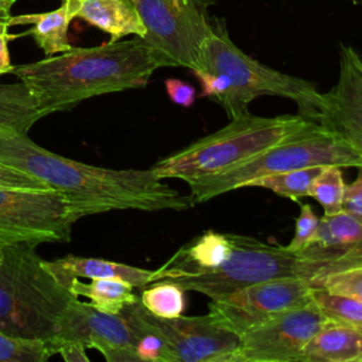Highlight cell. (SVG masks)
I'll return each mask as SVG.
<instances>
[{"label":"cell","mask_w":362,"mask_h":362,"mask_svg":"<svg viewBox=\"0 0 362 362\" xmlns=\"http://www.w3.org/2000/svg\"><path fill=\"white\" fill-rule=\"evenodd\" d=\"M313 120L301 115L274 117L245 115L161 160L153 173L161 178L191 182L232 170L272 146L288 139Z\"/></svg>","instance_id":"277c9868"},{"label":"cell","mask_w":362,"mask_h":362,"mask_svg":"<svg viewBox=\"0 0 362 362\" xmlns=\"http://www.w3.org/2000/svg\"><path fill=\"white\" fill-rule=\"evenodd\" d=\"M344 191L342 167L325 165L311 184L308 197L314 198L324 208V215H332L342 211Z\"/></svg>","instance_id":"484cf974"},{"label":"cell","mask_w":362,"mask_h":362,"mask_svg":"<svg viewBox=\"0 0 362 362\" xmlns=\"http://www.w3.org/2000/svg\"><path fill=\"white\" fill-rule=\"evenodd\" d=\"M317 165L361 167L362 156L317 122L296 132L249 161L201 180L188 182L192 204L206 202L225 192L249 187L257 178Z\"/></svg>","instance_id":"8992f818"},{"label":"cell","mask_w":362,"mask_h":362,"mask_svg":"<svg viewBox=\"0 0 362 362\" xmlns=\"http://www.w3.org/2000/svg\"><path fill=\"white\" fill-rule=\"evenodd\" d=\"M297 255L322 264L327 274L362 264V216L344 209L324 215L314 236Z\"/></svg>","instance_id":"9a60e30c"},{"label":"cell","mask_w":362,"mask_h":362,"mask_svg":"<svg viewBox=\"0 0 362 362\" xmlns=\"http://www.w3.org/2000/svg\"><path fill=\"white\" fill-rule=\"evenodd\" d=\"M0 161L14 165L59 192L75 223L89 215L119 209L185 211L194 206L151 168L113 170L62 157L34 143L27 133L0 127Z\"/></svg>","instance_id":"6da1fadb"},{"label":"cell","mask_w":362,"mask_h":362,"mask_svg":"<svg viewBox=\"0 0 362 362\" xmlns=\"http://www.w3.org/2000/svg\"><path fill=\"white\" fill-rule=\"evenodd\" d=\"M308 280L300 277L253 283L229 294L211 298L209 313L238 335L294 307L311 301Z\"/></svg>","instance_id":"30bf717a"},{"label":"cell","mask_w":362,"mask_h":362,"mask_svg":"<svg viewBox=\"0 0 362 362\" xmlns=\"http://www.w3.org/2000/svg\"><path fill=\"white\" fill-rule=\"evenodd\" d=\"M165 89L168 93V98L178 106L189 107L194 105L197 98V90L192 85L177 79V78H168L165 81Z\"/></svg>","instance_id":"1f68e13d"},{"label":"cell","mask_w":362,"mask_h":362,"mask_svg":"<svg viewBox=\"0 0 362 362\" xmlns=\"http://www.w3.org/2000/svg\"><path fill=\"white\" fill-rule=\"evenodd\" d=\"M78 7L79 0H64L59 8L48 13L10 16L8 25L33 24L34 27L27 34L34 37L45 55L65 52L72 48L68 41V27L72 18L76 17Z\"/></svg>","instance_id":"d6986e66"},{"label":"cell","mask_w":362,"mask_h":362,"mask_svg":"<svg viewBox=\"0 0 362 362\" xmlns=\"http://www.w3.org/2000/svg\"><path fill=\"white\" fill-rule=\"evenodd\" d=\"M52 355L45 339L14 337L0 329V362H47Z\"/></svg>","instance_id":"4316f807"},{"label":"cell","mask_w":362,"mask_h":362,"mask_svg":"<svg viewBox=\"0 0 362 362\" xmlns=\"http://www.w3.org/2000/svg\"><path fill=\"white\" fill-rule=\"evenodd\" d=\"M194 75L199 79L201 82V95L206 98H212L216 100L221 98L230 86V81L226 75L223 74H212L206 71H192Z\"/></svg>","instance_id":"4dcf8cb0"},{"label":"cell","mask_w":362,"mask_h":362,"mask_svg":"<svg viewBox=\"0 0 362 362\" xmlns=\"http://www.w3.org/2000/svg\"><path fill=\"white\" fill-rule=\"evenodd\" d=\"M311 300L327 320L362 327V303L321 286H313Z\"/></svg>","instance_id":"d4e9b609"},{"label":"cell","mask_w":362,"mask_h":362,"mask_svg":"<svg viewBox=\"0 0 362 362\" xmlns=\"http://www.w3.org/2000/svg\"><path fill=\"white\" fill-rule=\"evenodd\" d=\"M4 246H6V243L0 240V263L3 262V257H4Z\"/></svg>","instance_id":"8d00e7d4"},{"label":"cell","mask_w":362,"mask_h":362,"mask_svg":"<svg viewBox=\"0 0 362 362\" xmlns=\"http://www.w3.org/2000/svg\"><path fill=\"white\" fill-rule=\"evenodd\" d=\"M151 320L167 339L175 362H235L240 335L222 325L214 314L174 318L151 314Z\"/></svg>","instance_id":"4fadbf2b"},{"label":"cell","mask_w":362,"mask_h":362,"mask_svg":"<svg viewBox=\"0 0 362 362\" xmlns=\"http://www.w3.org/2000/svg\"><path fill=\"white\" fill-rule=\"evenodd\" d=\"M311 300L243 332L235 362H300L303 348L325 322Z\"/></svg>","instance_id":"8fae6325"},{"label":"cell","mask_w":362,"mask_h":362,"mask_svg":"<svg viewBox=\"0 0 362 362\" xmlns=\"http://www.w3.org/2000/svg\"><path fill=\"white\" fill-rule=\"evenodd\" d=\"M320 219L314 214V209L310 204H301L300 205V214L296 218V228H294V236L290 240V243L286 246L287 250L297 253L315 233L318 228Z\"/></svg>","instance_id":"f1b7e54d"},{"label":"cell","mask_w":362,"mask_h":362,"mask_svg":"<svg viewBox=\"0 0 362 362\" xmlns=\"http://www.w3.org/2000/svg\"><path fill=\"white\" fill-rule=\"evenodd\" d=\"M342 209L362 216V165L358 167V175L351 184H345Z\"/></svg>","instance_id":"d6a6232c"},{"label":"cell","mask_w":362,"mask_h":362,"mask_svg":"<svg viewBox=\"0 0 362 362\" xmlns=\"http://www.w3.org/2000/svg\"><path fill=\"white\" fill-rule=\"evenodd\" d=\"M311 286H321L329 291L349 296L362 303V264L328 273L310 281Z\"/></svg>","instance_id":"83f0119b"},{"label":"cell","mask_w":362,"mask_h":362,"mask_svg":"<svg viewBox=\"0 0 362 362\" xmlns=\"http://www.w3.org/2000/svg\"><path fill=\"white\" fill-rule=\"evenodd\" d=\"M157 52L141 38L71 48L58 57L13 66L33 95L41 117L74 109L99 95L144 88L163 68Z\"/></svg>","instance_id":"7a4b0ae2"},{"label":"cell","mask_w":362,"mask_h":362,"mask_svg":"<svg viewBox=\"0 0 362 362\" xmlns=\"http://www.w3.org/2000/svg\"><path fill=\"white\" fill-rule=\"evenodd\" d=\"M76 17L107 33L110 41H119L129 34H146L133 0H79Z\"/></svg>","instance_id":"ac0fdd59"},{"label":"cell","mask_w":362,"mask_h":362,"mask_svg":"<svg viewBox=\"0 0 362 362\" xmlns=\"http://www.w3.org/2000/svg\"><path fill=\"white\" fill-rule=\"evenodd\" d=\"M359 362H362V356H361V358H359Z\"/></svg>","instance_id":"f35d334b"},{"label":"cell","mask_w":362,"mask_h":362,"mask_svg":"<svg viewBox=\"0 0 362 362\" xmlns=\"http://www.w3.org/2000/svg\"><path fill=\"white\" fill-rule=\"evenodd\" d=\"M199 69L229 78V89L215 100L229 119L247 115L250 102L262 95L287 98L298 106V115L313 122L318 119L322 93L313 82L283 74L249 57L229 38L225 27L214 28L204 44Z\"/></svg>","instance_id":"5b68a950"},{"label":"cell","mask_w":362,"mask_h":362,"mask_svg":"<svg viewBox=\"0 0 362 362\" xmlns=\"http://www.w3.org/2000/svg\"><path fill=\"white\" fill-rule=\"evenodd\" d=\"M362 327L325 320L305 344L300 362H359Z\"/></svg>","instance_id":"2e32d148"},{"label":"cell","mask_w":362,"mask_h":362,"mask_svg":"<svg viewBox=\"0 0 362 362\" xmlns=\"http://www.w3.org/2000/svg\"><path fill=\"white\" fill-rule=\"evenodd\" d=\"M324 167L321 165L307 167V168L266 175L252 181L249 187H262L273 191L280 197L288 198L294 202H300L301 198L308 197L311 184L314 182V180L317 178V175L321 173Z\"/></svg>","instance_id":"603a6c76"},{"label":"cell","mask_w":362,"mask_h":362,"mask_svg":"<svg viewBox=\"0 0 362 362\" xmlns=\"http://www.w3.org/2000/svg\"><path fill=\"white\" fill-rule=\"evenodd\" d=\"M146 28L141 37L164 66H201L204 44L214 33L201 0H133Z\"/></svg>","instance_id":"ba28073f"},{"label":"cell","mask_w":362,"mask_h":362,"mask_svg":"<svg viewBox=\"0 0 362 362\" xmlns=\"http://www.w3.org/2000/svg\"><path fill=\"white\" fill-rule=\"evenodd\" d=\"M232 250L216 267L177 276L173 281L185 291H198L209 298L229 294L245 286L273 280L300 277L308 281L327 274V269L286 249L252 236L232 233Z\"/></svg>","instance_id":"52a82bcc"},{"label":"cell","mask_w":362,"mask_h":362,"mask_svg":"<svg viewBox=\"0 0 362 362\" xmlns=\"http://www.w3.org/2000/svg\"><path fill=\"white\" fill-rule=\"evenodd\" d=\"M33 243L4 246L0 263V329L23 338L52 339L74 296L48 269Z\"/></svg>","instance_id":"3957f363"},{"label":"cell","mask_w":362,"mask_h":362,"mask_svg":"<svg viewBox=\"0 0 362 362\" xmlns=\"http://www.w3.org/2000/svg\"><path fill=\"white\" fill-rule=\"evenodd\" d=\"M13 4H14V0H0V10L10 13V8Z\"/></svg>","instance_id":"d590c367"},{"label":"cell","mask_w":362,"mask_h":362,"mask_svg":"<svg viewBox=\"0 0 362 362\" xmlns=\"http://www.w3.org/2000/svg\"><path fill=\"white\" fill-rule=\"evenodd\" d=\"M139 297L147 311L160 318H174L182 314L185 308V290L167 280L150 283Z\"/></svg>","instance_id":"cb8c5ba5"},{"label":"cell","mask_w":362,"mask_h":362,"mask_svg":"<svg viewBox=\"0 0 362 362\" xmlns=\"http://www.w3.org/2000/svg\"><path fill=\"white\" fill-rule=\"evenodd\" d=\"M55 354H59L65 362H89L86 348L78 342H59L55 346Z\"/></svg>","instance_id":"e575fe53"},{"label":"cell","mask_w":362,"mask_h":362,"mask_svg":"<svg viewBox=\"0 0 362 362\" xmlns=\"http://www.w3.org/2000/svg\"><path fill=\"white\" fill-rule=\"evenodd\" d=\"M317 123L362 156V58L349 45H341L338 81L322 93Z\"/></svg>","instance_id":"5bb4252c"},{"label":"cell","mask_w":362,"mask_h":362,"mask_svg":"<svg viewBox=\"0 0 362 362\" xmlns=\"http://www.w3.org/2000/svg\"><path fill=\"white\" fill-rule=\"evenodd\" d=\"M3 16H10V13H7V11H3V10H0V17H3Z\"/></svg>","instance_id":"74e56055"},{"label":"cell","mask_w":362,"mask_h":362,"mask_svg":"<svg viewBox=\"0 0 362 362\" xmlns=\"http://www.w3.org/2000/svg\"><path fill=\"white\" fill-rule=\"evenodd\" d=\"M8 18H10V16L0 17V75L10 74L14 66L10 61V54H8V48H7V41L10 38H13V35H10L7 33V28L10 27Z\"/></svg>","instance_id":"836d02e7"},{"label":"cell","mask_w":362,"mask_h":362,"mask_svg":"<svg viewBox=\"0 0 362 362\" xmlns=\"http://www.w3.org/2000/svg\"><path fill=\"white\" fill-rule=\"evenodd\" d=\"M78 342L86 349H96L107 362H140L132 331L119 314H106L90 303L72 298L58 318L49 346L55 355L59 342Z\"/></svg>","instance_id":"7c38bea8"},{"label":"cell","mask_w":362,"mask_h":362,"mask_svg":"<svg viewBox=\"0 0 362 362\" xmlns=\"http://www.w3.org/2000/svg\"><path fill=\"white\" fill-rule=\"evenodd\" d=\"M119 315L124 318L132 331L133 346L140 362H175L167 339L140 300L126 305Z\"/></svg>","instance_id":"ffe728a7"},{"label":"cell","mask_w":362,"mask_h":362,"mask_svg":"<svg viewBox=\"0 0 362 362\" xmlns=\"http://www.w3.org/2000/svg\"><path fill=\"white\" fill-rule=\"evenodd\" d=\"M40 119L35 100L21 81L0 83V127L28 133Z\"/></svg>","instance_id":"7402d4cb"},{"label":"cell","mask_w":362,"mask_h":362,"mask_svg":"<svg viewBox=\"0 0 362 362\" xmlns=\"http://www.w3.org/2000/svg\"><path fill=\"white\" fill-rule=\"evenodd\" d=\"M0 188L7 189H51L31 174L0 161Z\"/></svg>","instance_id":"f546056e"},{"label":"cell","mask_w":362,"mask_h":362,"mask_svg":"<svg viewBox=\"0 0 362 362\" xmlns=\"http://www.w3.org/2000/svg\"><path fill=\"white\" fill-rule=\"evenodd\" d=\"M72 225L66 199L59 192L0 188V240L6 245L68 242Z\"/></svg>","instance_id":"9c48e42d"},{"label":"cell","mask_w":362,"mask_h":362,"mask_svg":"<svg viewBox=\"0 0 362 362\" xmlns=\"http://www.w3.org/2000/svg\"><path fill=\"white\" fill-rule=\"evenodd\" d=\"M48 269L55 277L68 287L72 279H120L132 283L134 287H144L151 283L153 270L129 266L96 257H83L66 255L55 260H45Z\"/></svg>","instance_id":"e0dca14e"},{"label":"cell","mask_w":362,"mask_h":362,"mask_svg":"<svg viewBox=\"0 0 362 362\" xmlns=\"http://www.w3.org/2000/svg\"><path fill=\"white\" fill-rule=\"evenodd\" d=\"M68 288L76 297L89 298V303L95 308L106 314H119L126 305L139 300L133 293L134 286L120 279H95L90 283L72 279Z\"/></svg>","instance_id":"44dd1931"}]
</instances>
